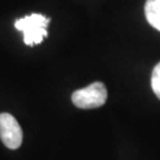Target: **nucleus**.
<instances>
[{"label":"nucleus","mask_w":160,"mask_h":160,"mask_svg":"<svg viewBox=\"0 0 160 160\" xmlns=\"http://www.w3.org/2000/svg\"><path fill=\"white\" fill-rule=\"evenodd\" d=\"M50 23V18L39 13H33L31 16L18 19L14 26L19 31H23L24 43L26 45L32 46L34 44H40L43 39L48 37V25Z\"/></svg>","instance_id":"nucleus-1"},{"label":"nucleus","mask_w":160,"mask_h":160,"mask_svg":"<svg viewBox=\"0 0 160 160\" xmlns=\"http://www.w3.org/2000/svg\"><path fill=\"white\" fill-rule=\"evenodd\" d=\"M71 100L77 108H98L107 101V88L102 82H94L83 89L74 92Z\"/></svg>","instance_id":"nucleus-2"},{"label":"nucleus","mask_w":160,"mask_h":160,"mask_svg":"<svg viewBox=\"0 0 160 160\" xmlns=\"http://www.w3.org/2000/svg\"><path fill=\"white\" fill-rule=\"evenodd\" d=\"M0 139L10 149H17L23 141L22 127L16 118L8 113L0 114Z\"/></svg>","instance_id":"nucleus-3"},{"label":"nucleus","mask_w":160,"mask_h":160,"mask_svg":"<svg viewBox=\"0 0 160 160\" xmlns=\"http://www.w3.org/2000/svg\"><path fill=\"white\" fill-rule=\"evenodd\" d=\"M145 14L149 25L160 31V0H146Z\"/></svg>","instance_id":"nucleus-4"},{"label":"nucleus","mask_w":160,"mask_h":160,"mask_svg":"<svg viewBox=\"0 0 160 160\" xmlns=\"http://www.w3.org/2000/svg\"><path fill=\"white\" fill-rule=\"evenodd\" d=\"M151 86L157 97L160 100V62L154 67L151 77Z\"/></svg>","instance_id":"nucleus-5"}]
</instances>
